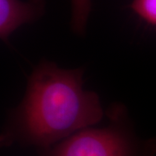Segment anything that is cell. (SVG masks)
<instances>
[{
    "mask_svg": "<svg viewBox=\"0 0 156 156\" xmlns=\"http://www.w3.org/2000/svg\"><path fill=\"white\" fill-rule=\"evenodd\" d=\"M45 0H0V38L7 43L23 24L38 20L45 12Z\"/></svg>",
    "mask_w": 156,
    "mask_h": 156,
    "instance_id": "3957f363",
    "label": "cell"
},
{
    "mask_svg": "<svg viewBox=\"0 0 156 156\" xmlns=\"http://www.w3.org/2000/svg\"><path fill=\"white\" fill-rule=\"evenodd\" d=\"M129 7L142 21L156 27V0H132Z\"/></svg>",
    "mask_w": 156,
    "mask_h": 156,
    "instance_id": "5b68a950",
    "label": "cell"
},
{
    "mask_svg": "<svg viewBox=\"0 0 156 156\" xmlns=\"http://www.w3.org/2000/svg\"><path fill=\"white\" fill-rule=\"evenodd\" d=\"M83 68L64 69L43 60L29 76L23 100L7 115L2 144L18 142L49 148L100 122V96L83 89Z\"/></svg>",
    "mask_w": 156,
    "mask_h": 156,
    "instance_id": "6da1fadb",
    "label": "cell"
},
{
    "mask_svg": "<svg viewBox=\"0 0 156 156\" xmlns=\"http://www.w3.org/2000/svg\"><path fill=\"white\" fill-rule=\"evenodd\" d=\"M108 125L83 128L49 148L43 156H155L156 139L137 136L128 110L114 103L106 112Z\"/></svg>",
    "mask_w": 156,
    "mask_h": 156,
    "instance_id": "7a4b0ae2",
    "label": "cell"
},
{
    "mask_svg": "<svg viewBox=\"0 0 156 156\" xmlns=\"http://www.w3.org/2000/svg\"><path fill=\"white\" fill-rule=\"evenodd\" d=\"M91 11V0H71L72 30L79 36L86 33L89 14Z\"/></svg>",
    "mask_w": 156,
    "mask_h": 156,
    "instance_id": "277c9868",
    "label": "cell"
}]
</instances>
